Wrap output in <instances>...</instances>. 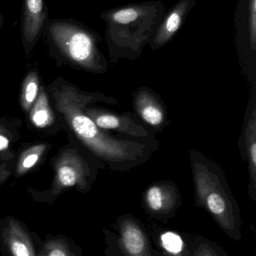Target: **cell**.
<instances>
[{
  "label": "cell",
  "instance_id": "1",
  "mask_svg": "<svg viewBox=\"0 0 256 256\" xmlns=\"http://www.w3.org/2000/svg\"><path fill=\"white\" fill-rule=\"evenodd\" d=\"M52 92L57 110L75 136L92 154L112 171H130L147 162L159 149L157 140L140 142L113 136L98 127L86 114V108L96 102L118 105L114 98L101 93L84 92L69 84L54 87Z\"/></svg>",
  "mask_w": 256,
  "mask_h": 256
},
{
  "label": "cell",
  "instance_id": "2",
  "mask_svg": "<svg viewBox=\"0 0 256 256\" xmlns=\"http://www.w3.org/2000/svg\"><path fill=\"white\" fill-rule=\"evenodd\" d=\"M166 12L160 0L129 3L104 10L100 18L105 22V42L111 63L134 60L154 38Z\"/></svg>",
  "mask_w": 256,
  "mask_h": 256
},
{
  "label": "cell",
  "instance_id": "3",
  "mask_svg": "<svg viewBox=\"0 0 256 256\" xmlns=\"http://www.w3.org/2000/svg\"><path fill=\"white\" fill-rule=\"evenodd\" d=\"M191 168L195 203L207 210L224 232L234 240L241 238L240 210L221 167L204 154L191 150Z\"/></svg>",
  "mask_w": 256,
  "mask_h": 256
},
{
  "label": "cell",
  "instance_id": "4",
  "mask_svg": "<svg viewBox=\"0 0 256 256\" xmlns=\"http://www.w3.org/2000/svg\"><path fill=\"white\" fill-rule=\"evenodd\" d=\"M42 36L58 60L93 73L107 72L108 62L99 46L102 37L88 26L72 18L49 19Z\"/></svg>",
  "mask_w": 256,
  "mask_h": 256
},
{
  "label": "cell",
  "instance_id": "5",
  "mask_svg": "<svg viewBox=\"0 0 256 256\" xmlns=\"http://www.w3.org/2000/svg\"><path fill=\"white\" fill-rule=\"evenodd\" d=\"M105 167L102 161L89 162L75 149L63 150L54 164L55 176L51 195L57 197L68 188L74 186L81 191L87 190L98 170Z\"/></svg>",
  "mask_w": 256,
  "mask_h": 256
},
{
  "label": "cell",
  "instance_id": "6",
  "mask_svg": "<svg viewBox=\"0 0 256 256\" xmlns=\"http://www.w3.org/2000/svg\"><path fill=\"white\" fill-rule=\"evenodd\" d=\"M233 28L234 46L240 64L251 74L255 69L256 0H237Z\"/></svg>",
  "mask_w": 256,
  "mask_h": 256
},
{
  "label": "cell",
  "instance_id": "7",
  "mask_svg": "<svg viewBox=\"0 0 256 256\" xmlns=\"http://www.w3.org/2000/svg\"><path fill=\"white\" fill-rule=\"evenodd\" d=\"M86 114L102 130H113L119 135L140 142L156 141V131L130 112L117 114L99 108H86Z\"/></svg>",
  "mask_w": 256,
  "mask_h": 256
},
{
  "label": "cell",
  "instance_id": "8",
  "mask_svg": "<svg viewBox=\"0 0 256 256\" xmlns=\"http://www.w3.org/2000/svg\"><path fill=\"white\" fill-rule=\"evenodd\" d=\"M111 233V250L115 256H152L148 234L141 222L132 215L117 219Z\"/></svg>",
  "mask_w": 256,
  "mask_h": 256
},
{
  "label": "cell",
  "instance_id": "9",
  "mask_svg": "<svg viewBox=\"0 0 256 256\" xmlns=\"http://www.w3.org/2000/svg\"><path fill=\"white\" fill-rule=\"evenodd\" d=\"M144 206L149 214L156 219L172 216L181 204V196L172 182H156L145 191Z\"/></svg>",
  "mask_w": 256,
  "mask_h": 256
},
{
  "label": "cell",
  "instance_id": "10",
  "mask_svg": "<svg viewBox=\"0 0 256 256\" xmlns=\"http://www.w3.org/2000/svg\"><path fill=\"white\" fill-rule=\"evenodd\" d=\"M48 20L49 12L45 0H23L21 38L27 55L33 51L39 42Z\"/></svg>",
  "mask_w": 256,
  "mask_h": 256
},
{
  "label": "cell",
  "instance_id": "11",
  "mask_svg": "<svg viewBox=\"0 0 256 256\" xmlns=\"http://www.w3.org/2000/svg\"><path fill=\"white\" fill-rule=\"evenodd\" d=\"M197 0H179L169 10L165 12L156 34L150 42V49L158 50L169 43L177 36Z\"/></svg>",
  "mask_w": 256,
  "mask_h": 256
},
{
  "label": "cell",
  "instance_id": "12",
  "mask_svg": "<svg viewBox=\"0 0 256 256\" xmlns=\"http://www.w3.org/2000/svg\"><path fill=\"white\" fill-rule=\"evenodd\" d=\"M133 96L136 116L146 126L158 131L166 126V108L158 94L147 87H141Z\"/></svg>",
  "mask_w": 256,
  "mask_h": 256
},
{
  "label": "cell",
  "instance_id": "13",
  "mask_svg": "<svg viewBox=\"0 0 256 256\" xmlns=\"http://www.w3.org/2000/svg\"><path fill=\"white\" fill-rule=\"evenodd\" d=\"M250 110L246 116L242 135L240 138V147L243 160L247 161L249 172V194L255 201L256 197V115L255 100L249 104Z\"/></svg>",
  "mask_w": 256,
  "mask_h": 256
},
{
  "label": "cell",
  "instance_id": "14",
  "mask_svg": "<svg viewBox=\"0 0 256 256\" xmlns=\"http://www.w3.org/2000/svg\"><path fill=\"white\" fill-rule=\"evenodd\" d=\"M3 239L10 256H37L30 234L15 218L6 222Z\"/></svg>",
  "mask_w": 256,
  "mask_h": 256
},
{
  "label": "cell",
  "instance_id": "15",
  "mask_svg": "<svg viewBox=\"0 0 256 256\" xmlns=\"http://www.w3.org/2000/svg\"><path fill=\"white\" fill-rule=\"evenodd\" d=\"M30 116L32 124L41 129L50 127L54 123V112L43 87L39 90V96L30 110Z\"/></svg>",
  "mask_w": 256,
  "mask_h": 256
},
{
  "label": "cell",
  "instance_id": "16",
  "mask_svg": "<svg viewBox=\"0 0 256 256\" xmlns=\"http://www.w3.org/2000/svg\"><path fill=\"white\" fill-rule=\"evenodd\" d=\"M159 246L168 256H187L188 239L174 232H165L159 236Z\"/></svg>",
  "mask_w": 256,
  "mask_h": 256
},
{
  "label": "cell",
  "instance_id": "17",
  "mask_svg": "<svg viewBox=\"0 0 256 256\" xmlns=\"http://www.w3.org/2000/svg\"><path fill=\"white\" fill-rule=\"evenodd\" d=\"M187 256H228L227 252L214 242L202 237L188 239Z\"/></svg>",
  "mask_w": 256,
  "mask_h": 256
},
{
  "label": "cell",
  "instance_id": "18",
  "mask_svg": "<svg viewBox=\"0 0 256 256\" xmlns=\"http://www.w3.org/2000/svg\"><path fill=\"white\" fill-rule=\"evenodd\" d=\"M47 146L45 144H36L26 149L18 160L17 164V174L22 176L28 172L38 164L42 155L46 150Z\"/></svg>",
  "mask_w": 256,
  "mask_h": 256
},
{
  "label": "cell",
  "instance_id": "19",
  "mask_svg": "<svg viewBox=\"0 0 256 256\" xmlns=\"http://www.w3.org/2000/svg\"><path fill=\"white\" fill-rule=\"evenodd\" d=\"M39 92V80L36 72H31L24 82L21 93V106L25 112H29L34 104Z\"/></svg>",
  "mask_w": 256,
  "mask_h": 256
},
{
  "label": "cell",
  "instance_id": "20",
  "mask_svg": "<svg viewBox=\"0 0 256 256\" xmlns=\"http://www.w3.org/2000/svg\"><path fill=\"white\" fill-rule=\"evenodd\" d=\"M39 256H76L63 239H52L44 244Z\"/></svg>",
  "mask_w": 256,
  "mask_h": 256
},
{
  "label": "cell",
  "instance_id": "21",
  "mask_svg": "<svg viewBox=\"0 0 256 256\" xmlns=\"http://www.w3.org/2000/svg\"><path fill=\"white\" fill-rule=\"evenodd\" d=\"M9 138L3 134H0V152L6 150L9 148Z\"/></svg>",
  "mask_w": 256,
  "mask_h": 256
},
{
  "label": "cell",
  "instance_id": "22",
  "mask_svg": "<svg viewBox=\"0 0 256 256\" xmlns=\"http://www.w3.org/2000/svg\"><path fill=\"white\" fill-rule=\"evenodd\" d=\"M10 176V172L0 166V184L4 182Z\"/></svg>",
  "mask_w": 256,
  "mask_h": 256
},
{
  "label": "cell",
  "instance_id": "23",
  "mask_svg": "<svg viewBox=\"0 0 256 256\" xmlns=\"http://www.w3.org/2000/svg\"><path fill=\"white\" fill-rule=\"evenodd\" d=\"M9 132L7 128L3 126V123L0 122V134H3V135H6Z\"/></svg>",
  "mask_w": 256,
  "mask_h": 256
},
{
  "label": "cell",
  "instance_id": "24",
  "mask_svg": "<svg viewBox=\"0 0 256 256\" xmlns=\"http://www.w3.org/2000/svg\"><path fill=\"white\" fill-rule=\"evenodd\" d=\"M152 256H168L166 254H162L159 250H152Z\"/></svg>",
  "mask_w": 256,
  "mask_h": 256
},
{
  "label": "cell",
  "instance_id": "25",
  "mask_svg": "<svg viewBox=\"0 0 256 256\" xmlns=\"http://www.w3.org/2000/svg\"><path fill=\"white\" fill-rule=\"evenodd\" d=\"M3 24H4V18H3V15L2 14L1 12H0V31H1L2 28H3Z\"/></svg>",
  "mask_w": 256,
  "mask_h": 256
}]
</instances>
